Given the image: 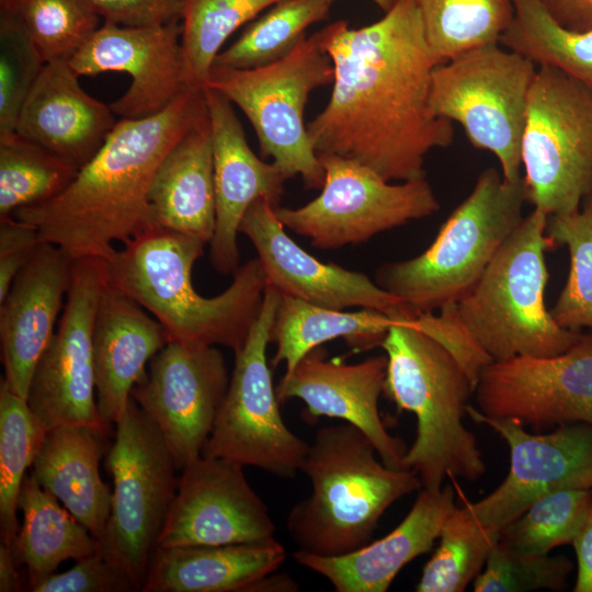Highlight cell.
Masks as SVG:
<instances>
[{
	"mask_svg": "<svg viewBox=\"0 0 592 592\" xmlns=\"http://www.w3.org/2000/svg\"><path fill=\"white\" fill-rule=\"evenodd\" d=\"M300 471L311 492L291 509L286 527L299 550L319 556L365 546L384 512L422 488L415 471L386 466L350 423L318 429Z\"/></svg>",
	"mask_w": 592,
	"mask_h": 592,
	"instance_id": "4",
	"label": "cell"
},
{
	"mask_svg": "<svg viewBox=\"0 0 592 592\" xmlns=\"http://www.w3.org/2000/svg\"><path fill=\"white\" fill-rule=\"evenodd\" d=\"M439 546L425 563L418 592H463L481 572L500 530L481 524L467 503L454 506L444 521Z\"/></svg>",
	"mask_w": 592,
	"mask_h": 592,
	"instance_id": "35",
	"label": "cell"
},
{
	"mask_svg": "<svg viewBox=\"0 0 592 592\" xmlns=\"http://www.w3.org/2000/svg\"><path fill=\"white\" fill-rule=\"evenodd\" d=\"M547 220L536 208L525 216L457 303L462 323L493 362L555 356L581 334L557 325L546 308L545 254L558 247L545 232Z\"/></svg>",
	"mask_w": 592,
	"mask_h": 592,
	"instance_id": "6",
	"label": "cell"
},
{
	"mask_svg": "<svg viewBox=\"0 0 592 592\" xmlns=\"http://www.w3.org/2000/svg\"><path fill=\"white\" fill-rule=\"evenodd\" d=\"M281 0H184L181 44L187 84L204 89L227 38Z\"/></svg>",
	"mask_w": 592,
	"mask_h": 592,
	"instance_id": "38",
	"label": "cell"
},
{
	"mask_svg": "<svg viewBox=\"0 0 592 592\" xmlns=\"http://www.w3.org/2000/svg\"><path fill=\"white\" fill-rule=\"evenodd\" d=\"M479 410L524 425H592V332L550 357L516 356L490 363L475 389Z\"/></svg>",
	"mask_w": 592,
	"mask_h": 592,
	"instance_id": "17",
	"label": "cell"
},
{
	"mask_svg": "<svg viewBox=\"0 0 592 592\" xmlns=\"http://www.w3.org/2000/svg\"><path fill=\"white\" fill-rule=\"evenodd\" d=\"M205 244L153 227L106 260L110 282L159 321L169 342L220 345L237 352L260 314L266 277L254 258L236 270L221 294L202 296L193 286L192 270Z\"/></svg>",
	"mask_w": 592,
	"mask_h": 592,
	"instance_id": "3",
	"label": "cell"
},
{
	"mask_svg": "<svg viewBox=\"0 0 592 592\" xmlns=\"http://www.w3.org/2000/svg\"><path fill=\"white\" fill-rule=\"evenodd\" d=\"M73 262L58 246L42 242L0 301L2 379L24 399L36 364L56 331Z\"/></svg>",
	"mask_w": 592,
	"mask_h": 592,
	"instance_id": "23",
	"label": "cell"
},
{
	"mask_svg": "<svg viewBox=\"0 0 592 592\" xmlns=\"http://www.w3.org/2000/svg\"><path fill=\"white\" fill-rule=\"evenodd\" d=\"M45 431L26 399L0 380V526L2 543L13 551L20 531L18 500L26 469L32 467Z\"/></svg>",
	"mask_w": 592,
	"mask_h": 592,
	"instance_id": "37",
	"label": "cell"
},
{
	"mask_svg": "<svg viewBox=\"0 0 592 592\" xmlns=\"http://www.w3.org/2000/svg\"><path fill=\"white\" fill-rule=\"evenodd\" d=\"M286 550L276 539L218 546L156 547L144 592H254Z\"/></svg>",
	"mask_w": 592,
	"mask_h": 592,
	"instance_id": "28",
	"label": "cell"
},
{
	"mask_svg": "<svg viewBox=\"0 0 592 592\" xmlns=\"http://www.w3.org/2000/svg\"><path fill=\"white\" fill-rule=\"evenodd\" d=\"M107 282L106 260L73 262L61 317L36 364L26 399L45 432L60 425H84L106 435L111 430L95 398L92 343L95 314Z\"/></svg>",
	"mask_w": 592,
	"mask_h": 592,
	"instance_id": "14",
	"label": "cell"
},
{
	"mask_svg": "<svg viewBox=\"0 0 592 592\" xmlns=\"http://www.w3.org/2000/svg\"><path fill=\"white\" fill-rule=\"evenodd\" d=\"M437 315H419L413 325L443 345L460 364L475 387L482 371L493 361L475 342L462 323L457 303L443 306Z\"/></svg>",
	"mask_w": 592,
	"mask_h": 592,
	"instance_id": "45",
	"label": "cell"
},
{
	"mask_svg": "<svg viewBox=\"0 0 592 592\" xmlns=\"http://www.w3.org/2000/svg\"><path fill=\"white\" fill-rule=\"evenodd\" d=\"M591 501L590 489H561L544 494L500 530V540L536 554L571 544Z\"/></svg>",
	"mask_w": 592,
	"mask_h": 592,
	"instance_id": "41",
	"label": "cell"
},
{
	"mask_svg": "<svg viewBox=\"0 0 592 592\" xmlns=\"http://www.w3.org/2000/svg\"><path fill=\"white\" fill-rule=\"evenodd\" d=\"M454 506L451 486L423 489L402 522L383 538L340 556L298 549L293 557L326 578L337 592H386L407 563L432 549Z\"/></svg>",
	"mask_w": 592,
	"mask_h": 592,
	"instance_id": "25",
	"label": "cell"
},
{
	"mask_svg": "<svg viewBox=\"0 0 592 592\" xmlns=\"http://www.w3.org/2000/svg\"><path fill=\"white\" fill-rule=\"evenodd\" d=\"M105 436L84 425L54 428L45 433L31 467L37 483L96 539L105 531L112 505V491L99 471Z\"/></svg>",
	"mask_w": 592,
	"mask_h": 592,
	"instance_id": "29",
	"label": "cell"
},
{
	"mask_svg": "<svg viewBox=\"0 0 592 592\" xmlns=\"http://www.w3.org/2000/svg\"><path fill=\"white\" fill-rule=\"evenodd\" d=\"M526 202L548 217L578 210L592 195V90L539 66L521 148Z\"/></svg>",
	"mask_w": 592,
	"mask_h": 592,
	"instance_id": "11",
	"label": "cell"
},
{
	"mask_svg": "<svg viewBox=\"0 0 592 592\" xmlns=\"http://www.w3.org/2000/svg\"><path fill=\"white\" fill-rule=\"evenodd\" d=\"M78 171L16 132L0 135V218L59 195Z\"/></svg>",
	"mask_w": 592,
	"mask_h": 592,
	"instance_id": "33",
	"label": "cell"
},
{
	"mask_svg": "<svg viewBox=\"0 0 592 592\" xmlns=\"http://www.w3.org/2000/svg\"><path fill=\"white\" fill-rule=\"evenodd\" d=\"M41 243L34 226L14 216L0 218V301Z\"/></svg>",
	"mask_w": 592,
	"mask_h": 592,
	"instance_id": "47",
	"label": "cell"
},
{
	"mask_svg": "<svg viewBox=\"0 0 592 592\" xmlns=\"http://www.w3.org/2000/svg\"><path fill=\"white\" fill-rule=\"evenodd\" d=\"M0 11L24 24L45 62L69 61L100 21L83 0H0Z\"/></svg>",
	"mask_w": 592,
	"mask_h": 592,
	"instance_id": "40",
	"label": "cell"
},
{
	"mask_svg": "<svg viewBox=\"0 0 592 592\" xmlns=\"http://www.w3.org/2000/svg\"><path fill=\"white\" fill-rule=\"evenodd\" d=\"M396 321L374 309L344 311L282 294L271 329V342L276 345L271 367L285 363V373H289L312 349L338 338L353 353L372 350L382 345Z\"/></svg>",
	"mask_w": 592,
	"mask_h": 592,
	"instance_id": "30",
	"label": "cell"
},
{
	"mask_svg": "<svg viewBox=\"0 0 592 592\" xmlns=\"http://www.w3.org/2000/svg\"><path fill=\"white\" fill-rule=\"evenodd\" d=\"M207 112L204 89L187 88L161 112L121 118L95 156L54 198L12 216L36 228L42 242L73 261L109 260L156 227L149 202L155 174L168 151Z\"/></svg>",
	"mask_w": 592,
	"mask_h": 592,
	"instance_id": "2",
	"label": "cell"
},
{
	"mask_svg": "<svg viewBox=\"0 0 592 592\" xmlns=\"http://www.w3.org/2000/svg\"><path fill=\"white\" fill-rule=\"evenodd\" d=\"M68 60L46 62L20 112L15 132L78 169L100 150L117 121L89 95Z\"/></svg>",
	"mask_w": 592,
	"mask_h": 592,
	"instance_id": "24",
	"label": "cell"
},
{
	"mask_svg": "<svg viewBox=\"0 0 592 592\" xmlns=\"http://www.w3.org/2000/svg\"><path fill=\"white\" fill-rule=\"evenodd\" d=\"M210 125L215 230L209 258L221 274H234L240 266L237 235L249 206L264 198L274 208L281 206L284 182L288 180L273 163L259 158L249 147L232 103L220 92L204 88Z\"/></svg>",
	"mask_w": 592,
	"mask_h": 592,
	"instance_id": "22",
	"label": "cell"
},
{
	"mask_svg": "<svg viewBox=\"0 0 592 592\" xmlns=\"http://www.w3.org/2000/svg\"><path fill=\"white\" fill-rule=\"evenodd\" d=\"M281 297L266 285L260 314L235 352L228 389L202 455L292 478L300 471L309 444L285 424L266 358Z\"/></svg>",
	"mask_w": 592,
	"mask_h": 592,
	"instance_id": "12",
	"label": "cell"
},
{
	"mask_svg": "<svg viewBox=\"0 0 592 592\" xmlns=\"http://www.w3.org/2000/svg\"><path fill=\"white\" fill-rule=\"evenodd\" d=\"M32 592H133L139 591L129 574L106 558L99 549L77 560L65 572L53 573L35 585Z\"/></svg>",
	"mask_w": 592,
	"mask_h": 592,
	"instance_id": "44",
	"label": "cell"
},
{
	"mask_svg": "<svg viewBox=\"0 0 592 592\" xmlns=\"http://www.w3.org/2000/svg\"><path fill=\"white\" fill-rule=\"evenodd\" d=\"M525 202L523 177L510 182L496 168L485 169L430 247L415 258L383 264L375 283L415 318L458 303L523 220Z\"/></svg>",
	"mask_w": 592,
	"mask_h": 592,
	"instance_id": "7",
	"label": "cell"
},
{
	"mask_svg": "<svg viewBox=\"0 0 592 592\" xmlns=\"http://www.w3.org/2000/svg\"><path fill=\"white\" fill-rule=\"evenodd\" d=\"M115 424L105 459L114 485L112 505L98 549L143 591L177 492L178 469L158 426L133 398Z\"/></svg>",
	"mask_w": 592,
	"mask_h": 592,
	"instance_id": "10",
	"label": "cell"
},
{
	"mask_svg": "<svg viewBox=\"0 0 592 592\" xmlns=\"http://www.w3.org/2000/svg\"><path fill=\"white\" fill-rule=\"evenodd\" d=\"M467 415L494 430L510 449V470L502 483L477 502H466L483 525L501 530L553 491L592 490V425L561 424L545 434H532L513 418H494L468 405Z\"/></svg>",
	"mask_w": 592,
	"mask_h": 592,
	"instance_id": "15",
	"label": "cell"
},
{
	"mask_svg": "<svg viewBox=\"0 0 592 592\" xmlns=\"http://www.w3.org/2000/svg\"><path fill=\"white\" fill-rule=\"evenodd\" d=\"M45 60L24 24L0 11V135L15 132Z\"/></svg>",
	"mask_w": 592,
	"mask_h": 592,
	"instance_id": "43",
	"label": "cell"
},
{
	"mask_svg": "<svg viewBox=\"0 0 592 592\" xmlns=\"http://www.w3.org/2000/svg\"><path fill=\"white\" fill-rule=\"evenodd\" d=\"M318 158L325 170L320 194L297 208H274L285 228L315 248L361 244L440 209L425 178L390 183L357 161L329 153Z\"/></svg>",
	"mask_w": 592,
	"mask_h": 592,
	"instance_id": "13",
	"label": "cell"
},
{
	"mask_svg": "<svg viewBox=\"0 0 592 592\" xmlns=\"http://www.w3.org/2000/svg\"><path fill=\"white\" fill-rule=\"evenodd\" d=\"M19 565L10 547L0 544V592L23 590L22 580L16 569Z\"/></svg>",
	"mask_w": 592,
	"mask_h": 592,
	"instance_id": "50",
	"label": "cell"
},
{
	"mask_svg": "<svg viewBox=\"0 0 592 592\" xmlns=\"http://www.w3.org/2000/svg\"><path fill=\"white\" fill-rule=\"evenodd\" d=\"M18 506L23 523L13 554L16 563L26 567L29 591L55 573L61 562L80 560L98 549V539L32 475L22 481Z\"/></svg>",
	"mask_w": 592,
	"mask_h": 592,
	"instance_id": "31",
	"label": "cell"
},
{
	"mask_svg": "<svg viewBox=\"0 0 592 592\" xmlns=\"http://www.w3.org/2000/svg\"><path fill=\"white\" fill-rule=\"evenodd\" d=\"M104 22L123 26H158L180 22L184 0H83Z\"/></svg>",
	"mask_w": 592,
	"mask_h": 592,
	"instance_id": "46",
	"label": "cell"
},
{
	"mask_svg": "<svg viewBox=\"0 0 592 592\" xmlns=\"http://www.w3.org/2000/svg\"><path fill=\"white\" fill-rule=\"evenodd\" d=\"M149 202L156 227L209 244L215 230L216 210L207 112L164 156L155 174Z\"/></svg>",
	"mask_w": 592,
	"mask_h": 592,
	"instance_id": "27",
	"label": "cell"
},
{
	"mask_svg": "<svg viewBox=\"0 0 592 592\" xmlns=\"http://www.w3.org/2000/svg\"><path fill=\"white\" fill-rule=\"evenodd\" d=\"M562 26L585 32L592 30V0H542Z\"/></svg>",
	"mask_w": 592,
	"mask_h": 592,
	"instance_id": "49",
	"label": "cell"
},
{
	"mask_svg": "<svg viewBox=\"0 0 592 592\" xmlns=\"http://www.w3.org/2000/svg\"><path fill=\"white\" fill-rule=\"evenodd\" d=\"M229 380L216 346L168 342L133 388L132 398L158 426L178 470L202 455Z\"/></svg>",
	"mask_w": 592,
	"mask_h": 592,
	"instance_id": "16",
	"label": "cell"
},
{
	"mask_svg": "<svg viewBox=\"0 0 592 592\" xmlns=\"http://www.w3.org/2000/svg\"><path fill=\"white\" fill-rule=\"evenodd\" d=\"M163 327L110 282L101 294L93 327L96 402L109 424L117 421L146 365L168 343Z\"/></svg>",
	"mask_w": 592,
	"mask_h": 592,
	"instance_id": "26",
	"label": "cell"
},
{
	"mask_svg": "<svg viewBox=\"0 0 592 592\" xmlns=\"http://www.w3.org/2000/svg\"><path fill=\"white\" fill-rule=\"evenodd\" d=\"M545 232L570 257L566 284L550 315L560 327L592 330V195L570 214L549 216Z\"/></svg>",
	"mask_w": 592,
	"mask_h": 592,
	"instance_id": "39",
	"label": "cell"
},
{
	"mask_svg": "<svg viewBox=\"0 0 592 592\" xmlns=\"http://www.w3.org/2000/svg\"><path fill=\"white\" fill-rule=\"evenodd\" d=\"M513 16L499 44L538 66L560 70L592 90V30L559 24L542 0H512Z\"/></svg>",
	"mask_w": 592,
	"mask_h": 592,
	"instance_id": "32",
	"label": "cell"
},
{
	"mask_svg": "<svg viewBox=\"0 0 592 592\" xmlns=\"http://www.w3.org/2000/svg\"><path fill=\"white\" fill-rule=\"evenodd\" d=\"M333 62L331 96L307 124L319 153L357 161L386 181L425 178V158L453 144V123L430 107L441 64L414 0H396L378 21L351 29L338 20L318 31Z\"/></svg>",
	"mask_w": 592,
	"mask_h": 592,
	"instance_id": "1",
	"label": "cell"
},
{
	"mask_svg": "<svg viewBox=\"0 0 592 592\" xmlns=\"http://www.w3.org/2000/svg\"><path fill=\"white\" fill-rule=\"evenodd\" d=\"M333 0H281L250 23L238 39L220 52L215 65L252 69L288 55L306 36V30L328 18Z\"/></svg>",
	"mask_w": 592,
	"mask_h": 592,
	"instance_id": "34",
	"label": "cell"
},
{
	"mask_svg": "<svg viewBox=\"0 0 592 592\" xmlns=\"http://www.w3.org/2000/svg\"><path fill=\"white\" fill-rule=\"evenodd\" d=\"M380 346L387 356L384 394L417 419L403 467L431 491L441 490L448 476L468 481L483 476L476 436L463 423L476 387L458 361L412 320L394 322Z\"/></svg>",
	"mask_w": 592,
	"mask_h": 592,
	"instance_id": "5",
	"label": "cell"
},
{
	"mask_svg": "<svg viewBox=\"0 0 592 592\" xmlns=\"http://www.w3.org/2000/svg\"><path fill=\"white\" fill-rule=\"evenodd\" d=\"M239 232L252 242L266 284L283 295L331 309H374L397 321L415 319L401 299L379 287L366 274L325 263L301 249L286 234L274 207L264 198H258L249 206Z\"/></svg>",
	"mask_w": 592,
	"mask_h": 592,
	"instance_id": "20",
	"label": "cell"
},
{
	"mask_svg": "<svg viewBox=\"0 0 592 592\" xmlns=\"http://www.w3.org/2000/svg\"><path fill=\"white\" fill-rule=\"evenodd\" d=\"M387 356L378 355L349 364L329 358L322 346L308 352L275 388L280 402L298 398L306 403L304 418H337L360 429L373 443L382 462L406 469L403 441L388 433L379 414Z\"/></svg>",
	"mask_w": 592,
	"mask_h": 592,
	"instance_id": "21",
	"label": "cell"
},
{
	"mask_svg": "<svg viewBox=\"0 0 592 592\" xmlns=\"http://www.w3.org/2000/svg\"><path fill=\"white\" fill-rule=\"evenodd\" d=\"M572 567L566 556L523 551L499 539L474 581V591H562Z\"/></svg>",
	"mask_w": 592,
	"mask_h": 592,
	"instance_id": "42",
	"label": "cell"
},
{
	"mask_svg": "<svg viewBox=\"0 0 592 592\" xmlns=\"http://www.w3.org/2000/svg\"><path fill=\"white\" fill-rule=\"evenodd\" d=\"M371 1L374 2L384 12H387L396 2V0H371Z\"/></svg>",
	"mask_w": 592,
	"mask_h": 592,
	"instance_id": "51",
	"label": "cell"
},
{
	"mask_svg": "<svg viewBox=\"0 0 592 592\" xmlns=\"http://www.w3.org/2000/svg\"><path fill=\"white\" fill-rule=\"evenodd\" d=\"M571 545L578 561L574 592H592V501L579 525Z\"/></svg>",
	"mask_w": 592,
	"mask_h": 592,
	"instance_id": "48",
	"label": "cell"
},
{
	"mask_svg": "<svg viewBox=\"0 0 592 592\" xmlns=\"http://www.w3.org/2000/svg\"><path fill=\"white\" fill-rule=\"evenodd\" d=\"M536 65L499 42L473 47L432 72L430 107L458 123L469 143L492 152L504 180L522 178V138Z\"/></svg>",
	"mask_w": 592,
	"mask_h": 592,
	"instance_id": "9",
	"label": "cell"
},
{
	"mask_svg": "<svg viewBox=\"0 0 592 592\" xmlns=\"http://www.w3.org/2000/svg\"><path fill=\"white\" fill-rule=\"evenodd\" d=\"M182 23L123 26L104 22L69 60L78 76L122 71L130 76L126 92L110 104L121 118L155 115L187 84L181 44Z\"/></svg>",
	"mask_w": 592,
	"mask_h": 592,
	"instance_id": "19",
	"label": "cell"
},
{
	"mask_svg": "<svg viewBox=\"0 0 592 592\" xmlns=\"http://www.w3.org/2000/svg\"><path fill=\"white\" fill-rule=\"evenodd\" d=\"M333 62L318 32L305 36L284 58L258 68L213 64L206 87L224 94L251 123L262 158L287 179L300 175L306 189H320L325 170L305 124L310 92L332 83ZM205 87V88H206Z\"/></svg>",
	"mask_w": 592,
	"mask_h": 592,
	"instance_id": "8",
	"label": "cell"
},
{
	"mask_svg": "<svg viewBox=\"0 0 592 592\" xmlns=\"http://www.w3.org/2000/svg\"><path fill=\"white\" fill-rule=\"evenodd\" d=\"M242 465L201 455L181 471L157 547L218 546L275 539V524Z\"/></svg>",
	"mask_w": 592,
	"mask_h": 592,
	"instance_id": "18",
	"label": "cell"
},
{
	"mask_svg": "<svg viewBox=\"0 0 592 592\" xmlns=\"http://www.w3.org/2000/svg\"><path fill=\"white\" fill-rule=\"evenodd\" d=\"M435 57L444 62L494 43L513 16L512 0H414Z\"/></svg>",
	"mask_w": 592,
	"mask_h": 592,
	"instance_id": "36",
	"label": "cell"
}]
</instances>
